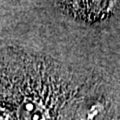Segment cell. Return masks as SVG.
<instances>
[{
  "label": "cell",
  "mask_w": 120,
  "mask_h": 120,
  "mask_svg": "<svg viewBox=\"0 0 120 120\" xmlns=\"http://www.w3.org/2000/svg\"><path fill=\"white\" fill-rule=\"evenodd\" d=\"M67 8L80 15L83 19H101L107 15V13L113 7V2L108 1H75L66 2Z\"/></svg>",
  "instance_id": "6da1fadb"
},
{
  "label": "cell",
  "mask_w": 120,
  "mask_h": 120,
  "mask_svg": "<svg viewBox=\"0 0 120 120\" xmlns=\"http://www.w3.org/2000/svg\"><path fill=\"white\" fill-rule=\"evenodd\" d=\"M44 110L38 103L25 101L21 106L22 120H44Z\"/></svg>",
  "instance_id": "7a4b0ae2"
}]
</instances>
